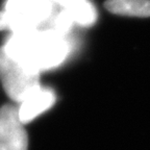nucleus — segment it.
<instances>
[{
  "label": "nucleus",
  "mask_w": 150,
  "mask_h": 150,
  "mask_svg": "<svg viewBox=\"0 0 150 150\" xmlns=\"http://www.w3.org/2000/svg\"><path fill=\"white\" fill-rule=\"evenodd\" d=\"M2 49L12 59L41 73L61 65L70 52V45L65 35L51 28H38L13 33Z\"/></svg>",
  "instance_id": "1"
},
{
  "label": "nucleus",
  "mask_w": 150,
  "mask_h": 150,
  "mask_svg": "<svg viewBox=\"0 0 150 150\" xmlns=\"http://www.w3.org/2000/svg\"><path fill=\"white\" fill-rule=\"evenodd\" d=\"M51 0H6L0 12V30L16 33L35 30L51 17Z\"/></svg>",
  "instance_id": "2"
},
{
  "label": "nucleus",
  "mask_w": 150,
  "mask_h": 150,
  "mask_svg": "<svg viewBox=\"0 0 150 150\" xmlns=\"http://www.w3.org/2000/svg\"><path fill=\"white\" fill-rule=\"evenodd\" d=\"M0 79L12 100L20 103L40 87V73L12 59L0 48Z\"/></svg>",
  "instance_id": "3"
},
{
  "label": "nucleus",
  "mask_w": 150,
  "mask_h": 150,
  "mask_svg": "<svg viewBox=\"0 0 150 150\" xmlns=\"http://www.w3.org/2000/svg\"><path fill=\"white\" fill-rule=\"evenodd\" d=\"M25 127L19 118L18 108L11 104L0 108V150H27Z\"/></svg>",
  "instance_id": "4"
},
{
  "label": "nucleus",
  "mask_w": 150,
  "mask_h": 150,
  "mask_svg": "<svg viewBox=\"0 0 150 150\" xmlns=\"http://www.w3.org/2000/svg\"><path fill=\"white\" fill-rule=\"evenodd\" d=\"M55 101L56 96L53 90L40 86L19 103V118L24 125L27 124L52 108Z\"/></svg>",
  "instance_id": "5"
},
{
  "label": "nucleus",
  "mask_w": 150,
  "mask_h": 150,
  "mask_svg": "<svg viewBox=\"0 0 150 150\" xmlns=\"http://www.w3.org/2000/svg\"><path fill=\"white\" fill-rule=\"evenodd\" d=\"M70 14L74 22L81 25H90L96 19V12L93 5L87 0H52Z\"/></svg>",
  "instance_id": "6"
},
{
  "label": "nucleus",
  "mask_w": 150,
  "mask_h": 150,
  "mask_svg": "<svg viewBox=\"0 0 150 150\" xmlns=\"http://www.w3.org/2000/svg\"><path fill=\"white\" fill-rule=\"evenodd\" d=\"M105 8L112 14L126 16H150V0H108Z\"/></svg>",
  "instance_id": "7"
},
{
  "label": "nucleus",
  "mask_w": 150,
  "mask_h": 150,
  "mask_svg": "<svg viewBox=\"0 0 150 150\" xmlns=\"http://www.w3.org/2000/svg\"><path fill=\"white\" fill-rule=\"evenodd\" d=\"M73 22H74V20L70 16V14L67 13L64 9V11H62L59 15H56L53 18L51 29H53V30L57 31L59 33H62V35H65L66 33L70 30Z\"/></svg>",
  "instance_id": "8"
}]
</instances>
